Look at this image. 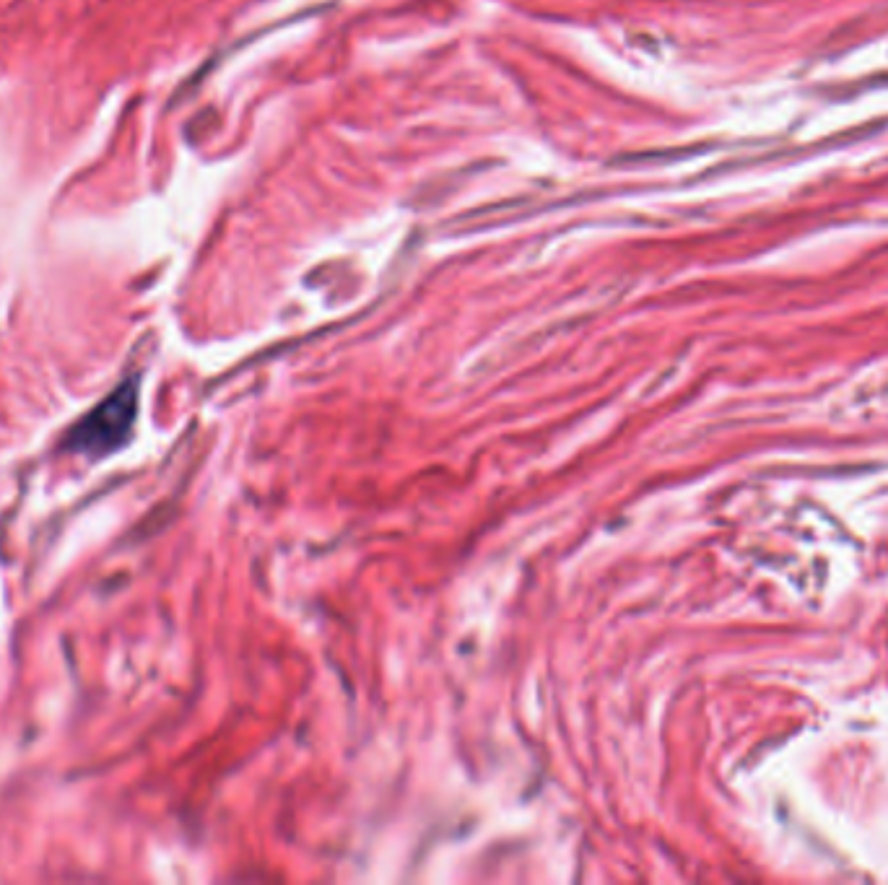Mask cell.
<instances>
[{
	"label": "cell",
	"mask_w": 888,
	"mask_h": 885,
	"mask_svg": "<svg viewBox=\"0 0 888 885\" xmlns=\"http://www.w3.org/2000/svg\"><path fill=\"white\" fill-rule=\"evenodd\" d=\"M138 416V387L136 382H125L110 398L78 421L65 439V447L89 457L110 455L125 444L130 429Z\"/></svg>",
	"instance_id": "obj_1"
}]
</instances>
